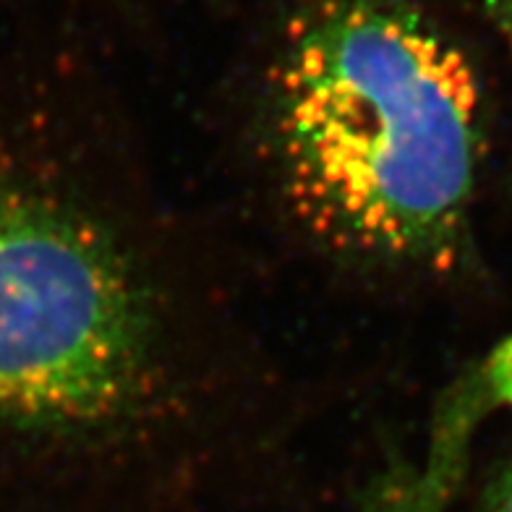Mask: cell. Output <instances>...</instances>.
<instances>
[{
    "mask_svg": "<svg viewBox=\"0 0 512 512\" xmlns=\"http://www.w3.org/2000/svg\"><path fill=\"white\" fill-rule=\"evenodd\" d=\"M486 8L512 53V0H486Z\"/></svg>",
    "mask_w": 512,
    "mask_h": 512,
    "instance_id": "obj_5",
    "label": "cell"
},
{
    "mask_svg": "<svg viewBox=\"0 0 512 512\" xmlns=\"http://www.w3.org/2000/svg\"><path fill=\"white\" fill-rule=\"evenodd\" d=\"M233 324L113 123L0 152V426L66 468L233 447Z\"/></svg>",
    "mask_w": 512,
    "mask_h": 512,
    "instance_id": "obj_1",
    "label": "cell"
},
{
    "mask_svg": "<svg viewBox=\"0 0 512 512\" xmlns=\"http://www.w3.org/2000/svg\"><path fill=\"white\" fill-rule=\"evenodd\" d=\"M246 149L280 225L340 277L400 290L471 256L481 87L413 0H309L264 71Z\"/></svg>",
    "mask_w": 512,
    "mask_h": 512,
    "instance_id": "obj_2",
    "label": "cell"
},
{
    "mask_svg": "<svg viewBox=\"0 0 512 512\" xmlns=\"http://www.w3.org/2000/svg\"><path fill=\"white\" fill-rule=\"evenodd\" d=\"M479 512H512V465L499 476L497 484L489 489Z\"/></svg>",
    "mask_w": 512,
    "mask_h": 512,
    "instance_id": "obj_4",
    "label": "cell"
},
{
    "mask_svg": "<svg viewBox=\"0 0 512 512\" xmlns=\"http://www.w3.org/2000/svg\"><path fill=\"white\" fill-rule=\"evenodd\" d=\"M492 408H512V337L484 358V364L465 379L445 408L434 463L439 460V465L445 463L450 471H460L465 437Z\"/></svg>",
    "mask_w": 512,
    "mask_h": 512,
    "instance_id": "obj_3",
    "label": "cell"
}]
</instances>
